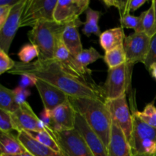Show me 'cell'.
Wrapping results in <instances>:
<instances>
[{
	"label": "cell",
	"mask_w": 156,
	"mask_h": 156,
	"mask_svg": "<svg viewBox=\"0 0 156 156\" xmlns=\"http://www.w3.org/2000/svg\"><path fill=\"white\" fill-rule=\"evenodd\" d=\"M9 73L33 76L62 90L69 98H91L106 101L103 87L93 81L77 77L56 59H37L28 64L16 62L15 67Z\"/></svg>",
	"instance_id": "6da1fadb"
},
{
	"label": "cell",
	"mask_w": 156,
	"mask_h": 156,
	"mask_svg": "<svg viewBox=\"0 0 156 156\" xmlns=\"http://www.w3.org/2000/svg\"><path fill=\"white\" fill-rule=\"evenodd\" d=\"M69 101L89 127L108 149L112 131V118L105 101L91 98H69Z\"/></svg>",
	"instance_id": "7a4b0ae2"
},
{
	"label": "cell",
	"mask_w": 156,
	"mask_h": 156,
	"mask_svg": "<svg viewBox=\"0 0 156 156\" xmlns=\"http://www.w3.org/2000/svg\"><path fill=\"white\" fill-rule=\"evenodd\" d=\"M67 24H61L53 21H42L38 22L27 33L30 44L39 50L40 60L55 59V51L62 34Z\"/></svg>",
	"instance_id": "3957f363"
},
{
	"label": "cell",
	"mask_w": 156,
	"mask_h": 156,
	"mask_svg": "<svg viewBox=\"0 0 156 156\" xmlns=\"http://www.w3.org/2000/svg\"><path fill=\"white\" fill-rule=\"evenodd\" d=\"M132 65L128 62L114 69H108L103 89L106 100H114L126 94L130 85Z\"/></svg>",
	"instance_id": "277c9868"
},
{
	"label": "cell",
	"mask_w": 156,
	"mask_h": 156,
	"mask_svg": "<svg viewBox=\"0 0 156 156\" xmlns=\"http://www.w3.org/2000/svg\"><path fill=\"white\" fill-rule=\"evenodd\" d=\"M64 156H94L82 136L76 129L53 131L47 128Z\"/></svg>",
	"instance_id": "5b68a950"
},
{
	"label": "cell",
	"mask_w": 156,
	"mask_h": 156,
	"mask_svg": "<svg viewBox=\"0 0 156 156\" xmlns=\"http://www.w3.org/2000/svg\"><path fill=\"white\" fill-rule=\"evenodd\" d=\"M58 0H26L20 27H32L42 21H53Z\"/></svg>",
	"instance_id": "8992f818"
},
{
	"label": "cell",
	"mask_w": 156,
	"mask_h": 156,
	"mask_svg": "<svg viewBox=\"0 0 156 156\" xmlns=\"http://www.w3.org/2000/svg\"><path fill=\"white\" fill-rule=\"evenodd\" d=\"M112 121L120 127L124 134L128 143L131 145L133 130V114L128 106L126 94H124L119 98L114 100H106Z\"/></svg>",
	"instance_id": "52a82bcc"
},
{
	"label": "cell",
	"mask_w": 156,
	"mask_h": 156,
	"mask_svg": "<svg viewBox=\"0 0 156 156\" xmlns=\"http://www.w3.org/2000/svg\"><path fill=\"white\" fill-rule=\"evenodd\" d=\"M151 37L146 33H134L126 37L123 47L127 62L130 65L142 62L144 64L150 47Z\"/></svg>",
	"instance_id": "ba28073f"
},
{
	"label": "cell",
	"mask_w": 156,
	"mask_h": 156,
	"mask_svg": "<svg viewBox=\"0 0 156 156\" xmlns=\"http://www.w3.org/2000/svg\"><path fill=\"white\" fill-rule=\"evenodd\" d=\"M15 130L21 131H47V127L36 115L27 102L22 104L13 113H11Z\"/></svg>",
	"instance_id": "9c48e42d"
},
{
	"label": "cell",
	"mask_w": 156,
	"mask_h": 156,
	"mask_svg": "<svg viewBox=\"0 0 156 156\" xmlns=\"http://www.w3.org/2000/svg\"><path fill=\"white\" fill-rule=\"evenodd\" d=\"M89 5V0H58L53 13V20L61 24L73 22L86 12Z\"/></svg>",
	"instance_id": "30bf717a"
},
{
	"label": "cell",
	"mask_w": 156,
	"mask_h": 156,
	"mask_svg": "<svg viewBox=\"0 0 156 156\" xmlns=\"http://www.w3.org/2000/svg\"><path fill=\"white\" fill-rule=\"evenodd\" d=\"M26 0H21L12 8L9 18L4 25L0 28V49L9 53L18 29L20 27L21 15L25 5Z\"/></svg>",
	"instance_id": "8fae6325"
},
{
	"label": "cell",
	"mask_w": 156,
	"mask_h": 156,
	"mask_svg": "<svg viewBox=\"0 0 156 156\" xmlns=\"http://www.w3.org/2000/svg\"><path fill=\"white\" fill-rule=\"evenodd\" d=\"M36 88L44 105V108L53 111L59 105L69 100V97L56 87L37 79Z\"/></svg>",
	"instance_id": "7c38bea8"
},
{
	"label": "cell",
	"mask_w": 156,
	"mask_h": 156,
	"mask_svg": "<svg viewBox=\"0 0 156 156\" xmlns=\"http://www.w3.org/2000/svg\"><path fill=\"white\" fill-rule=\"evenodd\" d=\"M75 129L82 136L94 156H109L105 145L98 136L89 127L86 121L78 112L76 114Z\"/></svg>",
	"instance_id": "4fadbf2b"
},
{
	"label": "cell",
	"mask_w": 156,
	"mask_h": 156,
	"mask_svg": "<svg viewBox=\"0 0 156 156\" xmlns=\"http://www.w3.org/2000/svg\"><path fill=\"white\" fill-rule=\"evenodd\" d=\"M55 59L60 62L62 66L73 75L81 79L89 80L87 79V76H91L92 71L88 68L84 67L77 60L76 57L71 54V53L69 51L67 47L63 44L62 39L59 41L56 47L55 51Z\"/></svg>",
	"instance_id": "5bb4252c"
},
{
	"label": "cell",
	"mask_w": 156,
	"mask_h": 156,
	"mask_svg": "<svg viewBox=\"0 0 156 156\" xmlns=\"http://www.w3.org/2000/svg\"><path fill=\"white\" fill-rule=\"evenodd\" d=\"M51 113L53 123L51 127L49 129L53 131L70 130L75 129L76 111L69 100L53 109Z\"/></svg>",
	"instance_id": "9a60e30c"
},
{
	"label": "cell",
	"mask_w": 156,
	"mask_h": 156,
	"mask_svg": "<svg viewBox=\"0 0 156 156\" xmlns=\"http://www.w3.org/2000/svg\"><path fill=\"white\" fill-rule=\"evenodd\" d=\"M85 24L80 19L68 23L62 34V41L73 56L77 57L84 50L78 28Z\"/></svg>",
	"instance_id": "2e32d148"
},
{
	"label": "cell",
	"mask_w": 156,
	"mask_h": 156,
	"mask_svg": "<svg viewBox=\"0 0 156 156\" xmlns=\"http://www.w3.org/2000/svg\"><path fill=\"white\" fill-rule=\"evenodd\" d=\"M108 151L109 156H133L132 148L124 134L114 122Z\"/></svg>",
	"instance_id": "e0dca14e"
},
{
	"label": "cell",
	"mask_w": 156,
	"mask_h": 156,
	"mask_svg": "<svg viewBox=\"0 0 156 156\" xmlns=\"http://www.w3.org/2000/svg\"><path fill=\"white\" fill-rule=\"evenodd\" d=\"M18 138L27 151L34 156H64L47 146L38 143L25 131L18 133Z\"/></svg>",
	"instance_id": "ac0fdd59"
},
{
	"label": "cell",
	"mask_w": 156,
	"mask_h": 156,
	"mask_svg": "<svg viewBox=\"0 0 156 156\" xmlns=\"http://www.w3.org/2000/svg\"><path fill=\"white\" fill-rule=\"evenodd\" d=\"M125 38L126 36H125L124 30L120 26V27L108 29L102 32L101 36L99 37V41H100L101 47L106 53L120 46H123Z\"/></svg>",
	"instance_id": "d6986e66"
},
{
	"label": "cell",
	"mask_w": 156,
	"mask_h": 156,
	"mask_svg": "<svg viewBox=\"0 0 156 156\" xmlns=\"http://www.w3.org/2000/svg\"><path fill=\"white\" fill-rule=\"evenodd\" d=\"M133 130L131 148L139 144L145 140H152L156 141V128L149 126L147 123L140 120L136 114L133 113Z\"/></svg>",
	"instance_id": "ffe728a7"
},
{
	"label": "cell",
	"mask_w": 156,
	"mask_h": 156,
	"mask_svg": "<svg viewBox=\"0 0 156 156\" xmlns=\"http://www.w3.org/2000/svg\"><path fill=\"white\" fill-rule=\"evenodd\" d=\"M18 136L15 137L11 133L1 132L0 136V155H19L27 152Z\"/></svg>",
	"instance_id": "44dd1931"
},
{
	"label": "cell",
	"mask_w": 156,
	"mask_h": 156,
	"mask_svg": "<svg viewBox=\"0 0 156 156\" xmlns=\"http://www.w3.org/2000/svg\"><path fill=\"white\" fill-rule=\"evenodd\" d=\"M85 15L86 21L84 24V27L82 30V33L87 37H90L91 34H95L100 37L101 31L98 25V22L103 13L101 11L94 10L89 7L85 12Z\"/></svg>",
	"instance_id": "7402d4cb"
},
{
	"label": "cell",
	"mask_w": 156,
	"mask_h": 156,
	"mask_svg": "<svg viewBox=\"0 0 156 156\" xmlns=\"http://www.w3.org/2000/svg\"><path fill=\"white\" fill-rule=\"evenodd\" d=\"M104 60L108 65V69H114L127 62L126 55L123 46L106 52L104 56Z\"/></svg>",
	"instance_id": "603a6c76"
},
{
	"label": "cell",
	"mask_w": 156,
	"mask_h": 156,
	"mask_svg": "<svg viewBox=\"0 0 156 156\" xmlns=\"http://www.w3.org/2000/svg\"><path fill=\"white\" fill-rule=\"evenodd\" d=\"M15 101L14 90L9 89L0 85V109L9 113H13L18 108Z\"/></svg>",
	"instance_id": "cb8c5ba5"
},
{
	"label": "cell",
	"mask_w": 156,
	"mask_h": 156,
	"mask_svg": "<svg viewBox=\"0 0 156 156\" xmlns=\"http://www.w3.org/2000/svg\"><path fill=\"white\" fill-rule=\"evenodd\" d=\"M27 133L30 136L33 137L34 140H36L38 143H41L44 146L50 148V149L56 151V152H61L59 145L56 143V142L55 141L53 136L50 134V133L48 130L40 131V132H32V131H29V132Z\"/></svg>",
	"instance_id": "d4e9b609"
},
{
	"label": "cell",
	"mask_w": 156,
	"mask_h": 156,
	"mask_svg": "<svg viewBox=\"0 0 156 156\" xmlns=\"http://www.w3.org/2000/svg\"><path fill=\"white\" fill-rule=\"evenodd\" d=\"M143 17V24L144 28V33H146L149 37L152 38L156 34V24L154 5L152 2L151 6L148 10L142 13Z\"/></svg>",
	"instance_id": "484cf974"
},
{
	"label": "cell",
	"mask_w": 156,
	"mask_h": 156,
	"mask_svg": "<svg viewBox=\"0 0 156 156\" xmlns=\"http://www.w3.org/2000/svg\"><path fill=\"white\" fill-rule=\"evenodd\" d=\"M143 19V17L142 14L140 16H134L128 14L122 18H120V22L123 28L133 29L135 30L134 32L142 33L144 32Z\"/></svg>",
	"instance_id": "4316f807"
},
{
	"label": "cell",
	"mask_w": 156,
	"mask_h": 156,
	"mask_svg": "<svg viewBox=\"0 0 156 156\" xmlns=\"http://www.w3.org/2000/svg\"><path fill=\"white\" fill-rule=\"evenodd\" d=\"M133 113L148 125L156 128V107L152 103L146 105L143 111L133 110Z\"/></svg>",
	"instance_id": "83f0119b"
},
{
	"label": "cell",
	"mask_w": 156,
	"mask_h": 156,
	"mask_svg": "<svg viewBox=\"0 0 156 156\" xmlns=\"http://www.w3.org/2000/svg\"><path fill=\"white\" fill-rule=\"evenodd\" d=\"M103 56L94 47H90L88 49H84L82 53H79L76 57L77 60L85 68H88V66L93 62H96L98 59H102Z\"/></svg>",
	"instance_id": "f1b7e54d"
},
{
	"label": "cell",
	"mask_w": 156,
	"mask_h": 156,
	"mask_svg": "<svg viewBox=\"0 0 156 156\" xmlns=\"http://www.w3.org/2000/svg\"><path fill=\"white\" fill-rule=\"evenodd\" d=\"M39 50L31 44H25L21 48L18 52V56L20 59V62L23 63L28 64L33 62V59L36 57H39Z\"/></svg>",
	"instance_id": "f546056e"
},
{
	"label": "cell",
	"mask_w": 156,
	"mask_h": 156,
	"mask_svg": "<svg viewBox=\"0 0 156 156\" xmlns=\"http://www.w3.org/2000/svg\"><path fill=\"white\" fill-rule=\"evenodd\" d=\"M102 2L108 8L115 7L118 9L120 18L129 14V0L128 1H119V0H104Z\"/></svg>",
	"instance_id": "4dcf8cb0"
},
{
	"label": "cell",
	"mask_w": 156,
	"mask_h": 156,
	"mask_svg": "<svg viewBox=\"0 0 156 156\" xmlns=\"http://www.w3.org/2000/svg\"><path fill=\"white\" fill-rule=\"evenodd\" d=\"M0 129L2 133H11L15 130L11 113L0 109Z\"/></svg>",
	"instance_id": "1f68e13d"
},
{
	"label": "cell",
	"mask_w": 156,
	"mask_h": 156,
	"mask_svg": "<svg viewBox=\"0 0 156 156\" xmlns=\"http://www.w3.org/2000/svg\"><path fill=\"white\" fill-rule=\"evenodd\" d=\"M16 62L11 59L8 53L0 49V74L11 71L15 67Z\"/></svg>",
	"instance_id": "d6a6232c"
},
{
	"label": "cell",
	"mask_w": 156,
	"mask_h": 156,
	"mask_svg": "<svg viewBox=\"0 0 156 156\" xmlns=\"http://www.w3.org/2000/svg\"><path fill=\"white\" fill-rule=\"evenodd\" d=\"M156 63V34L151 38L150 47L144 65L148 70L152 64Z\"/></svg>",
	"instance_id": "836d02e7"
},
{
	"label": "cell",
	"mask_w": 156,
	"mask_h": 156,
	"mask_svg": "<svg viewBox=\"0 0 156 156\" xmlns=\"http://www.w3.org/2000/svg\"><path fill=\"white\" fill-rule=\"evenodd\" d=\"M14 91H15V101H16V103L18 106L27 102L26 100H27V98L31 94L30 90H28L27 88H20L19 86L15 88Z\"/></svg>",
	"instance_id": "e575fe53"
},
{
	"label": "cell",
	"mask_w": 156,
	"mask_h": 156,
	"mask_svg": "<svg viewBox=\"0 0 156 156\" xmlns=\"http://www.w3.org/2000/svg\"><path fill=\"white\" fill-rule=\"evenodd\" d=\"M37 81V79L33 76H28V75H22L21 76V80L18 84V86L22 88H27L28 87L35 86Z\"/></svg>",
	"instance_id": "d590c367"
},
{
	"label": "cell",
	"mask_w": 156,
	"mask_h": 156,
	"mask_svg": "<svg viewBox=\"0 0 156 156\" xmlns=\"http://www.w3.org/2000/svg\"><path fill=\"white\" fill-rule=\"evenodd\" d=\"M41 120L44 124L47 126V127L50 128L53 123V120H52V113L51 111L44 108L42 112L41 113Z\"/></svg>",
	"instance_id": "8d00e7d4"
},
{
	"label": "cell",
	"mask_w": 156,
	"mask_h": 156,
	"mask_svg": "<svg viewBox=\"0 0 156 156\" xmlns=\"http://www.w3.org/2000/svg\"><path fill=\"white\" fill-rule=\"evenodd\" d=\"M12 8L11 6H0V28L4 25L9 18Z\"/></svg>",
	"instance_id": "74e56055"
},
{
	"label": "cell",
	"mask_w": 156,
	"mask_h": 156,
	"mask_svg": "<svg viewBox=\"0 0 156 156\" xmlns=\"http://www.w3.org/2000/svg\"><path fill=\"white\" fill-rule=\"evenodd\" d=\"M146 2V0H129V11L134 12Z\"/></svg>",
	"instance_id": "f35d334b"
},
{
	"label": "cell",
	"mask_w": 156,
	"mask_h": 156,
	"mask_svg": "<svg viewBox=\"0 0 156 156\" xmlns=\"http://www.w3.org/2000/svg\"><path fill=\"white\" fill-rule=\"evenodd\" d=\"M21 0H0V6H11L14 7Z\"/></svg>",
	"instance_id": "ab89813d"
},
{
	"label": "cell",
	"mask_w": 156,
	"mask_h": 156,
	"mask_svg": "<svg viewBox=\"0 0 156 156\" xmlns=\"http://www.w3.org/2000/svg\"><path fill=\"white\" fill-rule=\"evenodd\" d=\"M148 71L151 73V75H152V77H153L154 79L156 80V63L152 64Z\"/></svg>",
	"instance_id": "60d3db41"
},
{
	"label": "cell",
	"mask_w": 156,
	"mask_h": 156,
	"mask_svg": "<svg viewBox=\"0 0 156 156\" xmlns=\"http://www.w3.org/2000/svg\"><path fill=\"white\" fill-rule=\"evenodd\" d=\"M0 156H34L33 155L30 153V152H27L25 153L19 154V155H0Z\"/></svg>",
	"instance_id": "b9f144b4"
},
{
	"label": "cell",
	"mask_w": 156,
	"mask_h": 156,
	"mask_svg": "<svg viewBox=\"0 0 156 156\" xmlns=\"http://www.w3.org/2000/svg\"><path fill=\"white\" fill-rule=\"evenodd\" d=\"M152 2L154 5V9H155V24H156V0H152Z\"/></svg>",
	"instance_id": "7bdbcfd3"
},
{
	"label": "cell",
	"mask_w": 156,
	"mask_h": 156,
	"mask_svg": "<svg viewBox=\"0 0 156 156\" xmlns=\"http://www.w3.org/2000/svg\"><path fill=\"white\" fill-rule=\"evenodd\" d=\"M155 156H156V155H155Z\"/></svg>",
	"instance_id": "ee69618b"
}]
</instances>
